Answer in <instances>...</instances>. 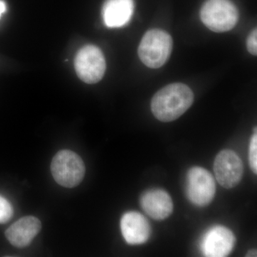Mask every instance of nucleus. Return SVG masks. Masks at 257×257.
I'll return each instance as SVG.
<instances>
[{"label":"nucleus","mask_w":257,"mask_h":257,"mask_svg":"<svg viewBox=\"0 0 257 257\" xmlns=\"http://www.w3.org/2000/svg\"><path fill=\"white\" fill-rule=\"evenodd\" d=\"M40 219L35 216H27L15 221L7 229L5 235L12 245L18 248L29 246L41 230Z\"/></svg>","instance_id":"11"},{"label":"nucleus","mask_w":257,"mask_h":257,"mask_svg":"<svg viewBox=\"0 0 257 257\" xmlns=\"http://www.w3.org/2000/svg\"><path fill=\"white\" fill-rule=\"evenodd\" d=\"M236 239L231 230L223 226L210 228L201 240L203 254L209 257L228 256L234 248Z\"/></svg>","instance_id":"8"},{"label":"nucleus","mask_w":257,"mask_h":257,"mask_svg":"<svg viewBox=\"0 0 257 257\" xmlns=\"http://www.w3.org/2000/svg\"><path fill=\"white\" fill-rule=\"evenodd\" d=\"M200 16L205 26L215 32L229 31L239 20L237 8L230 0H207L203 5Z\"/></svg>","instance_id":"4"},{"label":"nucleus","mask_w":257,"mask_h":257,"mask_svg":"<svg viewBox=\"0 0 257 257\" xmlns=\"http://www.w3.org/2000/svg\"><path fill=\"white\" fill-rule=\"evenodd\" d=\"M173 48V40L167 32L151 30L144 35L138 49L139 57L147 67L160 68L168 60Z\"/></svg>","instance_id":"2"},{"label":"nucleus","mask_w":257,"mask_h":257,"mask_svg":"<svg viewBox=\"0 0 257 257\" xmlns=\"http://www.w3.org/2000/svg\"><path fill=\"white\" fill-rule=\"evenodd\" d=\"M140 204L144 211L156 220H164L172 214L174 205L170 194L160 189H152L142 195Z\"/></svg>","instance_id":"10"},{"label":"nucleus","mask_w":257,"mask_h":257,"mask_svg":"<svg viewBox=\"0 0 257 257\" xmlns=\"http://www.w3.org/2000/svg\"><path fill=\"white\" fill-rule=\"evenodd\" d=\"M256 251H249V252L248 253V255H246V256H256Z\"/></svg>","instance_id":"17"},{"label":"nucleus","mask_w":257,"mask_h":257,"mask_svg":"<svg viewBox=\"0 0 257 257\" xmlns=\"http://www.w3.org/2000/svg\"><path fill=\"white\" fill-rule=\"evenodd\" d=\"M74 67L81 80L87 84H96L105 73V58L99 47L93 45H85L77 52Z\"/></svg>","instance_id":"5"},{"label":"nucleus","mask_w":257,"mask_h":257,"mask_svg":"<svg viewBox=\"0 0 257 257\" xmlns=\"http://www.w3.org/2000/svg\"><path fill=\"white\" fill-rule=\"evenodd\" d=\"M14 209L11 203L0 195V224H5L13 218Z\"/></svg>","instance_id":"13"},{"label":"nucleus","mask_w":257,"mask_h":257,"mask_svg":"<svg viewBox=\"0 0 257 257\" xmlns=\"http://www.w3.org/2000/svg\"><path fill=\"white\" fill-rule=\"evenodd\" d=\"M51 172L57 184L72 188L80 184L84 178L85 165L75 152L61 150L52 159Z\"/></svg>","instance_id":"3"},{"label":"nucleus","mask_w":257,"mask_h":257,"mask_svg":"<svg viewBox=\"0 0 257 257\" xmlns=\"http://www.w3.org/2000/svg\"><path fill=\"white\" fill-rule=\"evenodd\" d=\"M120 226L123 237L128 244H142L146 242L151 234L150 223L145 216L137 211L125 213Z\"/></svg>","instance_id":"9"},{"label":"nucleus","mask_w":257,"mask_h":257,"mask_svg":"<svg viewBox=\"0 0 257 257\" xmlns=\"http://www.w3.org/2000/svg\"><path fill=\"white\" fill-rule=\"evenodd\" d=\"M215 192V181L209 171L199 167H192L189 170L186 193L193 204L205 207L213 200Z\"/></svg>","instance_id":"6"},{"label":"nucleus","mask_w":257,"mask_h":257,"mask_svg":"<svg viewBox=\"0 0 257 257\" xmlns=\"http://www.w3.org/2000/svg\"><path fill=\"white\" fill-rule=\"evenodd\" d=\"M214 170L216 180L221 187L233 188L242 178L243 162L239 155L232 150H222L216 155Z\"/></svg>","instance_id":"7"},{"label":"nucleus","mask_w":257,"mask_h":257,"mask_svg":"<svg viewBox=\"0 0 257 257\" xmlns=\"http://www.w3.org/2000/svg\"><path fill=\"white\" fill-rule=\"evenodd\" d=\"M134 10L133 0H106L102 8L103 20L108 28H121L130 21Z\"/></svg>","instance_id":"12"},{"label":"nucleus","mask_w":257,"mask_h":257,"mask_svg":"<svg viewBox=\"0 0 257 257\" xmlns=\"http://www.w3.org/2000/svg\"><path fill=\"white\" fill-rule=\"evenodd\" d=\"M247 50L251 55H257V31L256 29L253 30L248 37L246 41Z\"/></svg>","instance_id":"15"},{"label":"nucleus","mask_w":257,"mask_h":257,"mask_svg":"<svg viewBox=\"0 0 257 257\" xmlns=\"http://www.w3.org/2000/svg\"><path fill=\"white\" fill-rule=\"evenodd\" d=\"M194 101L192 89L182 83H174L162 88L152 98L154 116L164 122H170L184 114Z\"/></svg>","instance_id":"1"},{"label":"nucleus","mask_w":257,"mask_h":257,"mask_svg":"<svg viewBox=\"0 0 257 257\" xmlns=\"http://www.w3.org/2000/svg\"><path fill=\"white\" fill-rule=\"evenodd\" d=\"M7 10L6 3H5L3 0H0V18H1L2 15L4 14Z\"/></svg>","instance_id":"16"},{"label":"nucleus","mask_w":257,"mask_h":257,"mask_svg":"<svg viewBox=\"0 0 257 257\" xmlns=\"http://www.w3.org/2000/svg\"><path fill=\"white\" fill-rule=\"evenodd\" d=\"M249 159L250 166L253 173H257V136L256 134L253 135L250 142L249 146Z\"/></svg>","instance_id":"14"}]
</instances>
